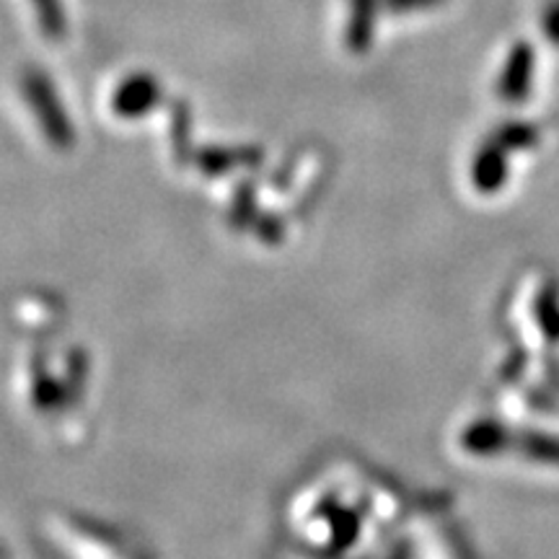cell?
Listing matches in <instances>:
<instances>
[{
    "mask_svg": "<svg viewBox=\"0 0 559 559\" xmlns=\"http://www.w3.org/2000/svg\"><path fill=\"white\" fill-rule=\"evenodd\" d=\"M24 94L29 99L32 109L37 111V117L45 124L47 132H50L52 140H68L70 128L66 120V111H62L58 94H55L50 79L39 70H29L24 75Z\"/></svg>",
    "mask_w": 559,
    "mask_h": 559,
    "instance_id": "cell-1",
    "label": "cell"
},
{
    "mask_svg": "<svg viewBox=\"0 0 559 559\" xmlns=\"http://www.w3.org/2000/svg\"><path fill=\"white\" fill-rule=\"evenodd\" d=\"M383 0H347V24L345 45L349 52L362 55L370 50L379 26V11Z\"/></svg>",
    "mask_w": 559,
    "mask_h": 559,
    "instance_id": "cell-2",
    "label": "cell"
},
{
    "mask_svg": "<svg viewBox=\"0 0 559 559\" xmlns=\"http://www.w3.org/2000/svg\"><path fill=\"white\" fill-rule=\"evenodd\" d=\"M158 96H160L158 81L148 73H135L130 75L128 81H122L120 88H117L115 109L120 111V115L138 117L143 115V111H148L153 104L158 102Z\"/></svg>",
    "mask_w": 559,
    "mask_h": 559,
    "instance_id": "cell-3",
    "label": "cell"
},
{
    "mask_svg": "<svg viewBox=\"0 0 559 559\" xmlns=\"http://www.w3.org/2000/svg\"><path fill=\"white\" fill-rule=\"evenodd\" d=\"M531 70H534V58L526 45H519L510 52L508 66L502 70L500 79V94L506 99H523L531 83Z\"/></svg>",
    "mask_w": 559,
    "mask_h": 559,
    "instance_id": "cell-4",
    "label": "cell"
},
{
    "mask_svg": "<svg viewBox=\"0 0 559 559\" xmlns=\"http://www.w3.org/2000/svg\"><path fill=\"white\" fill-rule=\"evenodd\" d=\"M32 9L37 13L39 29L50 39H62L68 32V13L62 0H32Z\"/></svg>",
    "mask_w": 559,
    "mask_h": 559,
    "instance_id": "cell-5",
    "label": "cell"
},
{
    "mask_svg": "<svg viewBox=\"0 0 559 559\" xmlns=\"http://www.w3.org/2000/svg\"><path fill=\"white\" fill-rule=\"evenodd\" d=\"M440 3H443V0H383V5H386L391 13L428 11V9H436Z\"/></svg>",
    "mask_w": 559,
    "mask_h": 559,
    "instance_id": "cell-6",
    "label": "cell"
},
{
    "mask_svg": "<svg viewBox=\"0 0 559 559\" xmlns=\"http://www.w3.org/2000/svg\"><path fill=\"white\" fill-rule=\"evenodd\" d=\"M544 29L555 39V45H559V0L557 3H549L547 11H544Z\"/></svg>",
    "mask_w": 559,
    "mask_h": 559,
    "instance_id": "cell-7",
    "label": "cell"
}]
</instances>
